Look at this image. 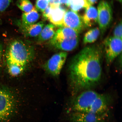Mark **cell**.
Instances as JSON below:
<instances>
[{
	"label": "cell",
	"instance_id": "6",
	"mask_svg": "<svg viewBox=\"0 0 122 122\" xmlns=\"http://www.w3.org/2000/svg\"><path fill=\"white\" fill-rule=\"evenodd\" d=\"M98 19L101 34L103 35L110 25L112 20V10L111 5L107 1L102 0L98 7Z\"/></svg>",
	"mask_w": 122,
	"mask_h": 122
},
{
	"label": "cell",
	"instance_id": "26",
	"mask_svg": "<svg viewBox=\"0 0 122 122\" xmlns=\"http://www.w3.org/2000/svg\"><path fill=\"white\" fill-rule=\"evenodd\" d=\"M90 5L92 6L97 3V0H87Z\"/></svg>",
	"mask_w": 122,
	"mask_h": 122
},
{
	"label": "cell",
	"instance_id": "13",
	"mask_svg": "<svg viewBox=\"0 0 122 122\" xmlns=\"http://www.w3.org/2000/svg\"><path fill=\"white\" fill-rule=\"evenodd\" d=\"M85 11L82 19L85 26L90 27L95 25L97 22L98 11L95 7L92 6L85 9Z\"/></svg>",
	"mask_w": 122,
	"mask_h": 122
},
{
	"label": "cell",
	"instance_id": "11",
	"mask_svg": "<svg viewBox=\"0 0 122 122\" xmlns=\"http://www.w3.org/2000/svg\"><path fill=\"white\" fill-rule=\"evenodd\" d=\"M51 9L47 20L55 26H64V20L65 12L59 8V5L50 4Z\"/></svg>",
	"mask_w": 122,
	"mask_h": 122
},
{
	"label": "cell",
	"instance_id": "9",
	"mask_svg": "<svg viewBox=\"0 0 122 122\" xmlns=\"http://www.w3.org/2000/svg\"><path fill=\"white\" fill-rule=\"evenodd\" d=\"M64 26L68 27L80 33L86 28L82 16L71 10L65 12L64 20Z\"/></svg>",
	"mask_w": 122,
	"mask_h": 122
},
{
	"label": "cell",
	"instance_id": "17",
	"mask_svg": "<svg viewBox=\"0 0 122 122\" xmlns=\"http://www.w3.org/2000/svg\"><path fill=\"white\" fill-rule=\"evenodd\" d=\"M100 33V30L98 27L91 29L85 33L83 39V43L87 45L95 42L99 37Z\"/></svg>",
	"mask_w": 122,
	"mask_h": 122
},
{
	"label": "cell",
	"instance_id": "7",
	"mask_svg": "<svg viewBox=\"0 0 122 122\" xmlns=\"http://www.w3.org/2000/svg\"><path fill=\"white\" fill-rule=\"evenodd\" d=\"M69 122H107L110 112L103 114L88 112H73L68 113Z\"/></svg>",
	"mask_w": 122,
	"mask_h": 122
},
{
	"label": "cell",
	"instance_id": "20",
	"mask_svg": "<svg viewBox=\"0 0 122 122\" xmlns=\"http://www.w3.org/2000/svg\"><path fill=\"white\" fill-rule=\"evenodd\" d=\"M16 5L20 10L25 12H29L33 8V4L29 0H18Z\"/></svg>",
	"mask_w": 122,
	"mask_h": 122
},
{
	"label": "cell",
	"instance_id": "24",
	"mask_svg": "<svg viewBox=\"0 0 122 122\" xmlns=\"http://www.w3.org/2000/svg\"><path fill=\"white\" fill-rule=\"evenodd\" d=\"M3 52L2 46L0 43V67L1 66L2 57Z\"/></svg>",
	"mask_w": 122,
	"mask_h": 122
},
{
	"label": "cell",
	"instance_id": "8",
	"mask_svg": "<svg viewBox=\"0 0 122 122\" xmlns=\"http://www.w3.org/2000/svg\"><path fill=\"white\" fill-rule=\"evenodd\" d=\"M66 52L56 53L50 57L44 65V68L47 72L53 76L60 74L67 57Z\"/></svg>",
	"mask_w": 122,
	"mask_h": 122
},
{
	"label": "cell",
	"instance_id": "16",
	"mask_svg": "<svg viewBox=\"0 0 122 122\" xmlns=\"http://www.w3.org/2000/svg\"><path fill=\"white\" fill-rule=\"evenodd\" d=\"M40 15L36 8L33 7L31 11L23 13L22 16V23L29 25L35 24L39 19Z\"/></svg>",
	"mask_w": 122,
	"mask_h": 122
},
{
	"label": "cell",
	"instance_id": "5",
	"mask_svg": "<svg viewBox=\"0 0 122 122\" xmlns=\"http://www.w3.org/2000/svg\"><path fill=\"white\" fill-rule=\"evenodd\" d=\"M103 45L106 63L109 66L122 54V39L109 36L105 40Z\"/></svg>",
	"mask_w": 122,
	"mask_h": 122
},
{
	"label": "cell",
	"instance_id": "2",
	"mask_svg": "<svg viewBox=\"0 0 122 122\" xmlns=\"http://www.w3.org/2000/svg\"><path fill=\"white\" fill-rule=\"evenodd\" d=\"M37 97L19 94L0 84V122H27L39 110Z\"/></svg>",
	"mask_w": 122,
	"mask_h": 122
},
{
	"label": "cell",
	"instance_id": "10",
	"mask_svg": "<svg viewBox=\"0 0 122 122\" xmlns=\"http://www.w3.org/2000/svg\"><path fill=\"white\" fill-rule=\"evenodd\" d=\"M79 37L65 38L57 40H50V43L54 48L66 52L75 49L79 45Z\"/></svg>",
	"mask_w": 122,
	"mask_h": 122
},
{
	"label": "cell",
	"instance_id": "15",
	"mask_svg": "<svg viewBox=\"0 0 122 122\" xmlns=\"http://www.w3.org/2000/svg\"><path fill=\"white\" fill-rule=\"evenodd\" d=\"M38 36V40L43 42L52 39L56 33L55 26L52 24H49L44 27Z\"/></svg>",
	"mask_w": 122,
	"mask_h": 122
},
{
	"label": "cell",
	"instance_id": "12",
	"mask_svg": "<svg viewBox=\"0 0 122 122\" xmlns=\"http://www.w3.org/2000/svg\"><path fill=\"white\" fill-rule=\"evenodd\" d=\"M19 23V27L23 34L29 37H34L39 36L45 25L42 21L29 25H24L21 22Z\"/></svg>",
	"mask_w": 122,
	"mask_h": 122
},
{
	"label": "cell",
	"instance_id": "27",
	"mask_svg": "<svg viewBox=\"0 0 122 122\" xmlns=\"http://www.w3.org/2000/svg\"><path fill=\"white\" fill-rule=\"evenodd\" d=\"M117 0L119 1L120 2H122V0Z\"/></svg>",
	"mask_w": 122,
	"mask_h": 122
},
{
	"label": "cell",
	"instance_id": "25",
	"mask_svg": "<svg viewBox=\"0 0 122 122\" xmlns=\"http://www.w3.org/2000/svg\"><path fill=\"white\" fill-rule=\"evenodd\" d=\"M59 4L66 5L69 7L70 0H59Z\"/></svg>",
	"mask_w": 122,
	"mask_h": 122
},
{
	"label": "cell",
	"instance_id": "1",
	"mask_svg": "<svg viewBox=\"0 0 122 122\" xmlns=\"http://www.w3.org/2000/svg\"><path fill=\"white\" fill-rule=\"evenodd\" d=\"M103 45L87 46L73 57L68 65L69 87L71 96L92 90L101 81Z\"/></svg>",
	"mask_w": 122,
	"mask_h": 122
},
{
	"label": "cell",
	"instance_id": "22",
	"mask_svg": "<svg viewBox=\"0 0 122 122\" xmlns=\"http://www.w3.org/2000/svg\"><path fill=\"white\" fill-rule=\"evenodd\" d=\"M114 37L122 39V20L119 23L115 28L113 31Z\"/></svg>",
	"mask_w": 122,
	"mask_h": 122
},
{
	"label": "cell",
	"instance_id": "4",
	"mask_svg": "<svg viewBox=\"0 0 122 122\" xmlns=\"http://www.w3.org/2000/svg\"><path fill=\"white\" fill-rule=\"evenodd\" d=\"M33 52L29 46L22 41L15 40L10 44L7 50V62L26 65L32 59Z\"/></svg>",
	"mask_w": 122,
	"mask_h": 122
},
{
	"label": "cell",
	"instance_id": "21",
	"mask_svg": "<svg viewBox=\"0 0 122 122\" xmlns=\"http://www.w3.org/2000/svg\"><path fill=\"white\" fill-rule=\"evenodd\" d=\"M48 0H36V10L43 12L49 5Z\"/></svg>",
	"mask_w": 122,
	"mask_h": 122
},
{
	"label": "cell",
	"instance_id": "3",
	"mask_svg": "<svg viewBox=\"0 0 122 122\" xmlns=\"http://www.w3.org/2000/svg\"><path fill=\"white\" fill-rule=\"evenodd\" d=\"M113 100V97L109 94L100 93L92 90L85 91L69 99L66 106L67 113H106L110 112Z\"/></svg>",
	"mask_w": 122,
	"mask_h": 122
},
{
	"label": "cell",
	"instance_id": "14",
	"mask_svg": "<svg viewBox=\"0 0 122 122\" xmlns=\"http://www.w3.org/2000/svg\"><path fill=\"white\" fill-rule=\"evenodd\" d=\"M79 34L75 30L70 27H62L56 31L54 36L50 40H59L65 38H78Z\"/></svg>",
	"mask_w": 122,
	"mask_h": 122
},
{
	"label": "cell",
	"instance_id": "18",
	"mask_svg": "<svg viewBox=\"0 0 122 122\" xmlns=\"http://www.w3.org/2000/svg\"><path fill=\"white\" fill-rule=\"evenodd\" d=\"M7 63L8 72L10 75L13 77L19 76L22 74L26 66L13 62Z\"/></svg>",
	"mask_w": 122,
	"mask_h": 122
},
{
	"label": "cell",
	"instance_id": "23",
	"mask_svg": "<svg viewBox=\"0 0 122 122\" xmlns=\"http://www.w3.org/2000/svg\"><path fill=\"white\" fill-rule=\"evenodd\" d=\"M12 0H0V12L5 10L10 5Z\"/></svg>",
	"mask_w": 122,
	"mask_h": 122
},
{
	"label": "cell",
	"instance_id": "19",
	"mask_svg": "<svg viewBox=\"0 0 122 122\" xmlns=\"http://www.w3.org/2000/svg\"><path fill=\"white\" fill-rule=\"evenodd\" d=\"M90 6L87 0H70L69 7L71 10L77 13L82 9H86Z\"/></svg>",
	"mask_w": 122,
	"mask_h": 122
}]
</instances>
